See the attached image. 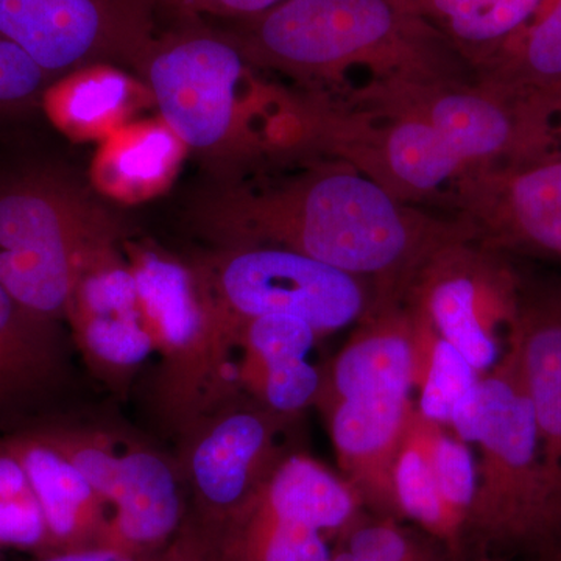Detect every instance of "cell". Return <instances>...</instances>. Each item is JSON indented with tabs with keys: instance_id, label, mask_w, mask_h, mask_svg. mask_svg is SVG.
<instances>
[{
	"instance_id": "2e32d148",
	"label": "cell",
	"mask_w": 561,
	"mask_h": 561,
	"mask_svg": "<svg viewBox=\"0 0 561 561\" xmlns=\"http://www.w3.org/2000/svg\"><path fill=\"white\" fill-rule=\"evenodd\" d=\"M179 474L173 463L153 449H124L101 546L136 556L164 551L187 519Z\"/></svg>"
},
{
	"instance_id": "d6986e66",
	"label": "cell",
	"mask_w": 561,
	"mask_h": 561,
	"mask_svg": "<svg viewBox=\"0 0 561 561\" xmlns=\"http://www.w3.org/2000/svg\"><path fill=\"white\" fill-rule=\"evenodd\" d=\"M442 33L476 73L518 38L552 0H394Z\"/></svg>"
},
{
	"instance_id": "7c38bea8",
	"label": "cell",
	"mask_w": 561,
	"mask_h": 561,
	"mask_svg": "<svg viewBox=\"0 0 561 561\" xmlns=\"http://www.w3.org/2000/svg\"><path fill=\"white\" fill-rule=\"evenodd\" d=\"M515 267L470 241L446 247L416 276L402 305L419 313L482 375L502 357Z\"/></svg>"
},
{
	"instance_id": "6da1fadb",
	"label": "cell",
	"mask_w": 561,
	"mask_h": 561,
	"mask_svg": "<svg viewBox=\"0 0 561 561\" xmlns=\"http://www.w3.org/2000/svg\"><path fill=\"white\" fill-rule=\"evenodd\" d=\"M231 181L203 210L227 247L297 251L370 284L376 301L402 305L427 262L467 228L437 210L416 208L353 165L321 154H295Z\"/></svg>"
},
{
	"instance_id": "3957f363",
	"label": "cell",
	"mask_w": 561,
	"mask_h": 561,
	"mask_svg": "<svg viewBox=\"0 0 561 561\" xmlns=\"http://www.w3.org/2000/svg\"><path fill=\"white\" fill-rule=\"evenodd\" d=\"M138 73L161 121L186 149L201 151L232 176L279 160L280 84L265 80L216 24L168 20Z\"/></svg>"
},
{
	"instance_id": "44dd1931",
	"label": "cell",
	"mask_w": 561,
	"mask_h": 561,
	"mask_svg": "<svg viewBox=\"0 0 561 561\" xmlns=\"http://www.w3.org/2000/svg\"><path fill=\"white\" fill-rule=\"evenodd\" d=\"M254 501L276 515L311 524L337 538L364 508L342 476L302 453L284 457Z\"/></svg>"
},
{
	"instance_id": "4fadbf2b",
	"label": "cell",
	"mask_w": 561,
	"mask_h": 561,
	"mask_svg": "<svg viewBox=\"0 0 561 561\" xmlns=\"http://www.w3.org/2000/svg\"><path fill=\"white\" fill-rule=\"evenodd\" d=\"M507 350L534 409L546 486L561 526V271L515 268Z\"/></svg>"
},
{
	"instance_id": "8d00e7d4",
	"label": "cell",
	"mask_w": 561,
	"mask_h": 561,
	"mask_svg": "<svg viewBox=\"0 0 561 561\" xmlns=\"http://www.w3.org/2000/svg\"><path fill=\"white\" fill-rule=\"evenodd\" d=\"M553 125H556L557 139H559L561 147V91L559 102H557L556 119H553Z\"/></svg>"
},
{
	"instance_id": "9c48e42d",
	"label": "cell",
	"mask_w": 561,
	"mask_h": 561,
	"mask_svg": "<svg viewBox=\"0 0 561 561\" xmlns=\"http://www.w3.org/2000/svg\"><path fill=\"white\" fill-rule=\"evenodd\" d=\"M291 419L242 391L192 416L183 471L194 493L198 522L221 531L249 508L290 454L280 435Z\"/></svg>"
},
{
	"instance_id": "74e56055",
	"label": "cell",
	"mask_w": 561,
	"mask_h": 561,
	"mask_svg": "<svg viewBox=\"0 0 561 561\" xmlns=\"http://www.w3.org/2000/svg\"><path fill=\"white\" fill-rule=\"evenodd\" d=\"M476 561H494V560L482 559V560H476Z\"/></svg>"
},
{
	"instance_id": "cb8c5ba5",
	"label": "cell",
	"mask_w": 561,
	"mask_h": 561,
	"mask_svg": "<svg viewBox=\"0 0 561 561\" xmlns=\"http://www.w3.org/2000/svg\"><path fill=\"white\" fill-rule=\"evenodd\" d=\"M519 92L559 101L561 91V0H552L529 27L478 73Z\"/></svg>"
},
{
	"instance_id": "30bf717a",
	"label": "cell",
	"mask_w": 561,
	"mask_h": 561,
	"mask_svg": "<svg viewBox=\"0 0 561 561\" xmlns=\"http://www.w3.org/2000/svg\"><path fill=\"white\" fill-rule=\"evenodd\" d=\"M158 27L151 0H0V36L51 79L94 65L138 72Z\"/></svg>"
},
{
	"instance_id": "8992f818",
	"label": "cell",
	"mask_w": 561,
	"mask_h": 561,
	"mask_svg": "<svg viewBox=\"0 0 561 561\" xmlns=\"http://www.w3.org/2000/svg\"><path fill=\"white\" fill-rule=\"evenodd\" d=\"M331 98L431 125L468 169L524 164L561 151L556 99L491 81H368Z\"/></svg>"
},
{
	"instance_id": "5bb4252c",
	"label": "cell",
	"mask_w": 561,
	"mask_h": 561,
	"mask_svg": "<svg viewBox=\"0 0 561 561\" xmlns=\"http://www.w3.org/2000/svg\"><path fill=\"white\" fill-rule=\"evenodd\" d=\"M413 405L408 394H373L323 408L342 478L373 515L398 522L393 471Z\"/></svg>"
},
{
	"instance_id": "d590c367",
	"label": "cell",
	"mask_w": 561,
	"mask_h": 561,
	"mask_svg": "<svg viewBox=\"0 0 561 561\" xmlns=\"http://www.w3.org/2000/svg\"><path fill=\"white\" fill-rule=\"evenodd\" d=\"M35 561H164V557L162 552L154 556H136V553L106 548V546H92V548L46 553Z\"/></svg>"
},
{
	"instance_id": "d4e9b609",
	"label": "cell",
	"mask_w": 561,
	"mask_h": 561,
	"mask_svg": "<svg viewBox=\"0 0 561 561\" xmlns=\"http://www.w3.org/2000/svg\"><path fill=\"white\" fill-rule=\"evenodd\" d=\"M393 490L401 519H411L453 552L459 551L468 537L467 524L443 500L427 454L412 430L411 416L394 463Z\"/></svg>"
},
{
	"instance_id": "ba28073f",
	"label": "cell",
	"mask_w": 561,
	"mask_h": 561,
	"mask_svg": "<svg viewBox=\"0 0 561 561\" xmlns=\"http://www.w3.org/2000/svg\"><path fill=\"white\" fill-rule=\"evenodd\" d=\"M198 278L228 345L243 321L272 313L298 317L323 337L364 319L376 301L365 280L278 247H228Z\"/></svg>"
},
{
	"instance_id": "e575fe53",
	"label": "cell",
	"mask_w": 561,
	"mask_h": 561,
	"mask_svg": "<svg viewBox=\"0 0 561 561\" xmlns=\"http://www.w3.org/2000/svg\"><path fill=\"white\" fill-rule=\"evenodd\" d=\"M162 557L164 561H225L219 535L195 516L186 519L179 535L162 551Z\"/></svg>"
},
{
	"instance_id": "f546056e",
	"label": "cell",
	"mask_w": 561,
	"mask_h": 561,
	"mask_svg": "<svg viewBox=\"0 0 561 561\" xmlns=\"http://www.w3.org/2000/svg\"><path fill=\"white\" fill-rule=\"evenodd\" d=\"M238 387L272 412L297 416L319 400L323 375L308 359L287 360L239 376Z\"/></svg>"
},
{
	"instance_id": "603a6c76",
	"label": "cell",
	"mask_w": 561,
	"mask_h": 561,
	"mask_svg": "<svg viewBox=\"0 0 561 561\" xmlns=\"http://www.w3.org/2000/svg\"><path fill=\"white\" fill-rule=\"evenodd\" d=\"M217 535L225 561H331L327 534L256 501Z\"/></svg>"
},
{
	"instance_id": "836d02e7",
	"label": "cell",
	"mask_w": 561,
	"mask_h": 561,
	"mask_svg": "<svg viewBox=\"0 0 561 561\" xmlns=\"http://www.w3.org/2000/svg\"><path fill=\"white\" fill-rule=\"evenodd\" d=\"M160 20L241 21L286 0H151Z\"/></svg>"
},
{
	"instance_id": "9a60e30c",
	"label": "cell",
	"mask_w": 561,
	"mask_h": 561,
	"mask_svg": "<svg viewBox=\"0 0 561 561\" xmlns=\"http://www.w3.org/2000/svg\"><path fill=\"white\" fill-rule=\"evenodd\" d=\"M323 375L321 409L350 398L408 394L420 368V323L404 305H375Z\"/></svg>"
},
{
	"instance_id": "e0dca14e",
	"label": "cell",
	"mask_w": 561,
	"mask_h": 561,
	"mask_svg": "<svg viewBox=\"0 0 561 561\" xmlns=\"http://www.w3.org/2000/svg\"><path fill=\"white\" fill-rule=\"evenodd\" d=\"M20 457L49 527L51 552L101 546L108 504L49 442L35 431L7 438Z\"/></svg>"
},
{
	"instance_id": "277c9868",
	"label": "cell",
	"mask_w": 561,
	"mask_h": 561,
	"mask_svg": "<svg viewBox=\"0 0 561 561\" xmlns=\"http://www.w3.org/2000/svg\"><path fill=\"white\" fill-rule=\"evenodd\" d=\"M113 221L61 173L28 168L0 179V284L43 319L68 316L81 278L116 256Z\"/></svg>"
},
{
	"instance_id": "1f68e13d",
	"label": "cell",
	"mask_w": 561,
	"mask_h": 561,
	"mask_svg": "<svg viewBox=\"0 0 561 561\" xmlns=\"http://www.w3.org/2000/svg\"><path fill=\"white\" fill-rule=\"evenodd\" d=\"M337 540L331 561H435L398 519L387 516L368 518L360 513Z\"/></svg>"
},
{
	"instance_id": "d6a6232c",
	"label": "cell",
	"mask_w": 561,
	"mask_h": 561,
	"mask_svg": "<svg viewBox=\"0 0 561 561\" xmlns=\"http://www.w3.org/2000/svg\"><path fill=\"white\" fill-rule=\"evenodd\" d=\"M54 80L27 51L0 36V117H10L41 101Z\"/></svg>"
},
{
	"instance_id": "52a82bcc",
	"label": "cell",
	"mask_w": 561,
	"mask_h": 561,
	"mask_svg": "<svg viewBox=\"0 0 561 561\" xmlns=\"http://www.w3.org/2000/svg\"><path fill=\"white\" fill-rule=\"evenodd\" d=\"M478 486L468 535L486 546H522L560 529L542 470L534 409L505 351L479 376Z\"/></svg>"
},
{
	"instance_id": "484cf974",
	"label": "cell",
	"mask_w": 561,
	"mask_h": 561,
	"mask_svg": "<svg viewBox=\"0 0 561 561\" xmlns=\"http://www.w3.org/2000/svg\"><path fill=\"white\" fill-rule=\"evenodd\" d=\"M413 313L420 323V368L415 387L420 391V400L416 409L426 419L448 426L453 409L481 375L423 317Z\"/></svg>"
},
{
	"instance_id": "4dcf8cb0",
	"label": "cell",
	"mask_w": 561,
	"mask_h": 561,
	"mask_svg": "<svg viewBox=\"0 0 561 561\" xmlns=\"http://www.w3.org/2000/svg\"><path fill=\"white\" fill-rule=\"evenodd\" d=\"M35 432L60 451L111 507L121 478L122 451L110 435L101 431L60 426Z\"/></svg>"
},
{
	"instance_id": "ffe728a7",
	"label": "cell",
	"mask_w": 561,
	"mask_h": 561,
	"mask_svg": "<svg viewBox=\"0 0 561 561\" xmlns=\"http://www.w3.org/2000/svg\"><path fill=\"white\" fill-rule=\"evenodd\" d=\"M184 153L186 146L162 121L124 125L103 139L92 181L116 201H144L169 186Z\"/></svg>"
},
{
	"instance_id": "ac0fdd59",
	"label": "cell",
	"mask_w": 561,
	"mask_h": 561,
	"mask_svg": "<svg viewBox=\"0 0 561 561\" xmlns=\"http://www.w3.org/2000/svg\"><path fill=\"white\" fill-rule=\"evenodd\" d=\"M117 66L94 65L72 70L47 84L41 105L47 119L72 139L110 136L124 127L136 105L151 99Z\"/></svg>"
},
{
	"instance_id": "7402d4cb",
	"label": "cell",
	"mask_w": 561,
	"mask_h": 561,
	"mask_svg": "<svg viewBox=\"0 0 561 561\" xmlns=\"http://www.w3.org/2000/svg\"><path fill=\"white\" fill-rule=\"evenodd\" d=\"M55 321L22 308L0 284V405L33 393L60 367Z\"/></svg>"
},
{
	"instance_id": "7a4b0ae2",
	"label": "cell",
	"mask_w": 561,
	"mask_h": 561,
	"mask_svg": "<svg viewBox=\"0 0 561 561\" xmlns=\"http://www.w3.org/2000/svg\"><path fill=\"white\" fill-rule=\"evenodd\" d=\"M213 24L254 69L302 91L342 95L360 72L362 84L478 80L440 32L394 0H286L260 16Z\"/></svg>"
},
{
	"instance_id": "5b68a950",
	"label": "cell",
	"mask_w": 561,
	"mask_h": 561,
	"mask_svg": "<svg viewBox=\"0 0 561 561\" xmlns=\"http://www.w3.org/2000/svg\"><path fill=\"white\" fill-rule=\"evenodd\" d=\"M278 136L286 157L335 158L416 208L435 210L454 181L468 171L457 151L424 122L379 116L294 87L280 91Z\"/></svg>"
},
{
	"instance_id": "8fae6325",
	"label": "cell",
	"mask_w": 561,
	"mask_h": 561,
	"mask_svg": "<svg viewBox=\"0 0 561 561\" xmlns=\"http://www.w3.org/2000/svg\"><path fill=\"white\" fill-rule=\"evenodd\" d=\"M471 242L501 256L561 257V151L524 164L468 169L438 202Z\"/></svg>"
},
{
	"instance_id": "83f0119b",
	"label": "cell",
	"mask_w": 561,
	"mask_h": 561,
	"mask_svg": "<svg viewBox=\"0 0 561 561\" xmlns=\"http://www.w3.org/2000/svg\"><path fill=\"white\" fill-rule=\"evenodd\" d=\"M411 426L427 454L443 500L468 529L478 486V470L470 445L446 434L445 426L426 419L416 404L411 413Z\"/></svg>"
},
{
	"instance_id": "4316f807",
	"label": "cell",
	"mask_w": 561,
	"mask_h": 561,
	"mask_svg": "<svg viewBox=\"0 0 561 561\" xmlns=\"http://www.w3.org/2000/svg\"><path fill=\"white\" fill-rule=\"evenodd\" d=\"M84 359L99 375H131L154 351L140 316H95L69 320Z\"/></svg>"
},
{
	"instance_id": "f1b7e54d",
	"label": "cell",
	"mask_w": 561,
	"mask_h": 561,
	"mask_svg": "<svg viewBox=\"0 0 561 561\" xmlns=\"http://www.w3.org/2000/svg\"><path fill=\"white\" fill-rule=\"evenodd\" d=\"M317 339L319 335L311 324L298 317L272 313L243 321L231 341V348L242 350V360L234 365L236 383L245 373L280 362L306 359Z\"/></svg>"
},
{
	"instance_id": "f35d334b",
	"label": "cell",
	"mask_w": 561,
	"mask_h": 561,
	"mask_svg": "<svg viewBox=\"0 0 561 561\" xmlns=\"http://www.w3.org/2000/svg\"><path fill=\"white\" fill-rule=\"evenodd\" d=\"M553 561H561V557H559V559H556V560H553Z\"/></svg>"
}]
</instances>
